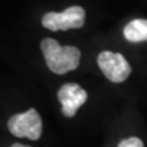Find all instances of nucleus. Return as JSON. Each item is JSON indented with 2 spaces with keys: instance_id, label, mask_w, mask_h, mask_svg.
<instances>
[{
  "instance_id": "obj_1",
  "label": "nucleus",
  "mask_w": 147,
  "mask_h": 147,
  "mask_svg": "<svg viewBox=\"0 0 147 147\" xmlns=\"http://www.w3.org/2000/svg\"><path fill=\"white\" fill-rule=\"evenodd\" d=\"M42 53L44 55L50 71L58 75H64L69 71H72L79 66L81 53L76 47L64 45L61 47L55 39L45 38L40 43Z\"/></svg>"
},
{
  "instance_id": "obj_2",
  "label": "nucleus",
  "mask_w": 147,
  "mask_h": 147,
  "mask_svg": "<svg viewBox=\"0 0 147 147\" xmlns=\"http://www.w3.org/2000/svg\"><path fill=\"white\" fill-rule=\"evenodd\" d=\"M10 132L16 137H27L38 140L42 135V119L36 109H30L25 113L16 114L7 123Z\"/></svg>"
},
{
  "instance_id": "obj_3",
  "label": "nucleus",
  "mask_w": 147,
  "mask_h": 147,
  "mask_svg": "<svg viewBox=\"0 0 147 147\" xmlns=\"http://www.w3.org/2000/svg\"><path fill=\"white\" fill-rule=\"evenodd\" d=\"M85 10L81 6H70L63 12H48L42 17V25L50 31L80 28L85 24Z\"/></svg>"
},
{
  "instance_id": "obj_4",
  "label": "nucleus",
  "mask_w": 147,
  "mask_h": 147,
  "mask_svg": "<svg viewBox=\"0 0 147 147\" xmlns=\"http://www.w3.org/2000/svg\"><path fill=\"white\" fill-rule=\"evenodd\" d=\"M97 61L105 77L115 84L125 81L131 74V66L129 65L126 59L119 53L105 50L98 55Z\"/></svg>"
},
{
  "instance_id": "obj_5",
  "label": "nucleus",
  "mask_w": 147,
  "mask_h": 147,
  "mask_svg": "<svg viewBox=\"0 0 147 147\" xmlns=\"http://www.w3.org/2000/svg\"><path fill=\"white\" fill-rule=\"evenodd\" d=\"M58 99L61 103L63 114L71 118L87 100V92L77 84H65L58 92Z\"/></svg>"
},
{
  "instance_id": "obj_6",
  "label": "nucleus",
  "mask_w": 147,
  "mask_h": 147,
  "mask_svg": "<svg viewBox=\"0 0 147 147\" xmlns=\"http://www.w3.org/2000/svg\"><path fill=\"white\" fill-rule=\"evenodd\" d=\"M124 36L129 42H145L147 40V20L136 18L125 26Z\"/></svg>"
},
{
  "instance_id": "obj_7",
  "label": "nucleus",
  "mask_w": 147,
  "mask_h": 147,
  "mask_svg": "<svg viewBox=\"0 0 147 147\" xmlns=\"http://www.w3.org/2000/svg\"><path fill=\"white\" fill-rule=\"evenodd\" d=\"M118 147H144V144L137 137H129L126 140H123Z\"/></svg>"
},
{
  "instance_id": "obj_8",
  "label": "nucleus",
  "mask_w": 147,
  "mask_h": 147,
  "mask_svg": "<svg viewBox=\"0 0 147 147\" xmlns=\"http://www.w3.org/2000/svg\"><path fill=\"white\" fill-rule=\"evenodd\" d=\"M11 147H31V146H26V145H21V144H13Z\"/></svg>"
}]
</instances>
